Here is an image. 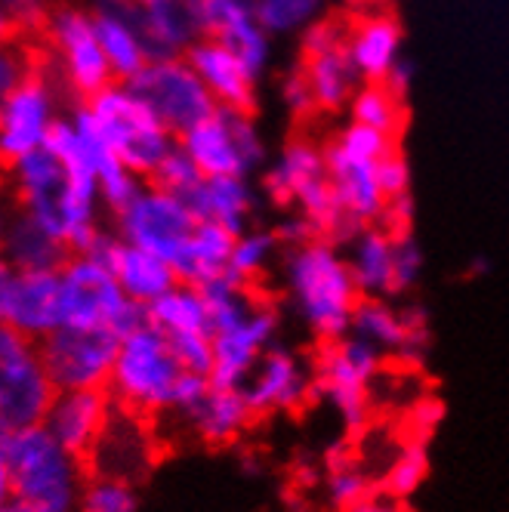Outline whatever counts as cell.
<instances>
[{
    "instance_id": "obj_1",
    "label": "cell",
    "mask_w": 509,
    "mask_h": 512,
    "mask_svg": "<svg viewBox=\"0 0 509 512\" xmlns=\"http://www.w3.org/2000/svg\"><path fill=\"white\" fill-rule=\"evenodd\" d=\"M81 457L65 451L50 429L28 426L0 432V491L34 512H78L81 503Z\"/></svg>"
},
{
    "instance_id": "obj_2",
    "label": "cell",
    "mask_w": 509,
    "mask_h": 512,
    "mask_svg": "<svg viewBox=\"0 0 509 512\" xmlns=\"http://www.w3.org/2000/svg\"><path fill=\"white\" fill-rule=\"evenodd\" d=\"M284 284L290 303L321 343L349 337L361 290L334 241L312 238L309 244L290 247L284 256Z\"/></svg>"
},
{
    "instance_id": "obj_3",
    "label": "cell",
    "mask_w": 509,
    "mask_h": 512,
    "mask_svg": "<svg viewBox=\"0 0 509 512\" xmlns=\"http://www.w3.org/2000/svg\"><path fill=\"white\" fill-rule=\"evenodd\" d=\"M183 374L186 371L176 361L167 334L145 324L136 334L121 340L115 371L112 380H108V395L121 408L136 411L142 417L173 411V395Z\"/></svg>"
},
{
    "instance_id": "obj_4",
    "label": "cell",
    "mask_w": 509,
    "mask_h": 512,
    "mask_svg": "<svg viewBox=\"0 0 509 512\" xmlns=\"http://www.w3.org/2000/svg\"><path fill=\"white\" fill-rule=\"evenodd\" d=\"M87 105L99 118L112 149L139 179H152L164 158L179 145V136L158 121V115L133 93L130 84L115 81L87 99Z\"/></svg>"
},
{
    "instance_id": "obj_5",
    "label": "cell",
    "mask_w": 509,
    "mask_h": 512,
    "mask_svg": "<svg viewBox=\"0 0 509 512\" xmlns=\"http://www.w3.org/2000/svg\"><path fill=\"white\" fill-rule=\"evenodd\" d=\"M383 368V352L358 337L324 343L315 361V395L327 401L346 432H365L371 417V383Z\"/></svg>"
},
{
    "instance_id": "obj_6",
    "label": "cell",
    "mask_w": 509,
    "mask_h": 512,
    "mask_svg": "<svg viewBox=\"0 0 509 512\" xmlns=\"http://www.w3.org/2000/svg\"><path fill=\"white\" fill-rule=\"evenodd\" d=\"M56 398L41 346L4 327L0 331V432L41 426Z\"/></svg>"
},
{
    "instance_id": "obj_7",
    "label": "cell",
    "mask_w": 509,
    "mask_h": 512,
    "mask_svg": "<svg viewBox=\"0 0 509 512\" xmlns=\"http://www.w3.org/2000/svg\"><path fill=\"white\" fill-rule=\"evenodd\" d=\"M179 145L204 176H250L266 161V142L253 124V115L226 105L179 136Z\"/></svg>"
},
{
    "instance_id": "obj_8",
    "label": "cell",
    "mask_w": 509,
    "mask_h": 512,
    "mask_svg": "<svg viewBox=\"0 0 509 512\" xmlns=\"http://www.w3.org/2000/svg\"><path fill=\"white\" fill-rule=\"evenodd\" d=\"M130 87L176 136L189 133L220 108V102L207 90V84L201 81V75L189 65L186 56L152 59L130 81Z\"/></svg>"
},
{
    "instance_id": "obj_9",
    "label": "cell",
    "mask_w": 509,
    "mask_h": 512,
    "mask_svg": "<svg viewBox=\"0 0 509 512\" xmlns=\"http://www.w3.org/2000/svg\"><path fill=\"white\" fill-rule=\"evenodd\" d=\"M38 346L56 392L108 389L121 352V337L108 327H59Z\"/></svg>"
},
{
    "instance_id": "obj_10",
    "label": "cell",
    "mask_w": 509,
    "mask_h": 512,
    "mask_svg": "<svg viewBox=\"0 0 509 512\" xmlns=\"http://www.w3.org/2000/svg\"><path fill=\"white\" fill-rule=\"evenodd\" d=\"M195 226L198 216L192 213L186 198L155 186V182L142 186L139 195L118 213V235L133 247L161 256L170 266L186 250Z\"/></svg>"
},
{
    "instance_id": "obj_11",
    "label": "cell",
    "mask_w": 509,
    "mask_h": 512,
    "mask_svg": "<svg viewBox=\"0 0 509 512\" xmlns=\"http://www.w3.org/2000/svg\"><path fill=\"white\" fill-rule=\"evenodd\" d=\"M62 278V327H108L115 331L130 309V297L115 272L90 253H71L59 269Z\"/></svg>"
},
{
    "instance_id": "obj_12",
    "label": "cell",
    "mask_w": 509,
    "mask_h": 512,
    "mask_svg": "<svg viewBox=\"0 0 509 512\" xmlns=\"http://www.w3.org/2000/svg\"><path fill=\"white\" fill-rule=\"evenodd\" d=\"M0 321L10 331L41 343L62 327V278L59 269L0 272Z\"/></svg>"
},
{
    "instance_id": "obj_13",
    "label": "cell",
    "mask_w": 509,
    "mask_h": 512,
    "mask_svg": "<svg viewBox=\"0 0 509 512\" xmlns=\"http://www.w3.org/2000/svg\"><path fill=\"white\" fill-rule=\"evenodd\" d=\"M47 28L62 59V75L78 96L93 99L115 84V71L102 50L93 13L81 7H56L47 19Z\"/></svg>"
},
{
    "instance_id": "obj_14",
    "label": "cell",
    "mask_w": 509,
    "mask_h": 512,
    "mask_svg": "<svg viewBox=\"0 0 509 512\" xmlns=\"http://www.w3.org/2000/svg\"><path fill=\"white\" fill-rule=\"evenodd\" d=\"M56 96L47 78L28 75L0 102V155L7 164L38 152L56 127Z\"/></svg>"
},
{
    "instance_id": "obj_15",
    "label": "cell",
    "mask_w": 509,
    "mask_h": 512,
    "mask_svg": "<svg viewBox=\"0 0 509 512\" xmlns=\"http://www.w3.org/2000/svg\"><path fill=\"white\" fill-rule=\"evenodd\" d=\"M241 395L247 398L253 417L272 411H297L315 395V371H309V364L294 349L275 343L253 364Z\"/></svg>"
},
{
    "instance_id": "obj_16",
    "label": "cell",
    "mask_w": 509,
    "mask_h": 512,
    "mask_svg": "<svg viewBox=\"0 0 509 512\" xmlns=\"http://www.w3.org/2000/svg\"><path fill=\"white\" fill-rule=\"evenodd\" d=\"M87 460L90 472L99 475V479H118L136 485L155 463V442L152 432L142 423V414L118 405Z\"/></svg>"
},
{
    "instance_id": "obj_17",
    "label": "cell",
    "mask_w": 509,
    "mask_h": 512,
    "mask_svg": "<svg viewBox=\"0 0 509 512\" xmlns=\"http://www.w3.org/2000/svg\"><path fill=\"white\" fill-rule=\"evenodd\" d=\"M10 176H13L22 213L31 216L47 235H53L56 241L65 244V226H62V213H59V201H62L65 179H68L65 164L44 145V149L13 161Z\"/></svg>"
},
{
    "instance_id": "obj_18",
    "label": "cell",
    "mask_w": 509,
    "mask_h": 512,
    "mask_svg": "<svg viewBox=\"0 0 509 512\" xmlns=\"http://www.w3.org/2000/svg\"><path fill=\"white\" fill-rule=\"evenodd\" d=\"M275 334H278V312L269 306H257L247 321H241L238 327L226 334L213 337V374L210 383L216 389H241L244 380L250 377L253 364L260 361V355L275 346Z\"/></svg>"
},
{
    "instance_id": "obj_19",
    "label": "cell",
    "mask_w": 509,
    "mask_h": 512,
    "mask_svg": "<svg viewBox=\"0 0 509 512\" xmlns=\"http://www.w3.org/2000/svg\"><path fill=\"white\" fill-rule=\"evenodd\" d=\"M112 401L115 398L108 395V389H65V392H56L44 426L50 429V435L65 451L87 460L93 445L99 442L108 417H112V411H115Z\"/></svg>"
},
{
    "instance_id": "obj_20",
    "label": "cell",
    "mask_w": 509,
    "mask_h": 512,
    "mask_svg": "<svg viewBox=\"0 0 509 512\" xmlns=\"http://www.w3.org/2000/svg\"><path fill=\"white\" fill-rule=\"evenodd\" d=\"M324 158H327V179H331V189L343 216L355 229L377 226L389 201L380 189L377 164L346 155L334 142L324 149Z\"/></svg>"
},
{
    "instance_id": "obj_21",
    "label": "cell",
    "mask_w": 509,
    "mask_h": 512,
    "mask_svg": "<svg viewBox=\"0 0 509 512\" xmlns=\"http://www.w3.org/2000/svg\"><path fill=\"white\" fill-rule=\"evenodd\" d=\"M349 334L377 346L380 352H395L402 358H420L429 337L426 315L420 309L395 312L383 297H361Z\"/></svg>"
},
{
    "instance_id": "obj_22",
    "label": "cell",
    "mask_w": 509,
    "mask_h": 512,
    "mask_svg": "<svg viewBox=\"0 0 509 512\" xmlns=\"http://www.w3.org/2000/svg\"><path fill=\"white\" fill-rule=\"evenodd\" d=\"M130 10L152 59L186 56L192 44L201 41L189 0H139Z\"/></svg>"
},
{
    "instance_id": "obj_23",
    "label": "cell",
    "mask_w": 509,
    "mask_h": 512,
    "mask_svg": "<svg viewBox=\"0 0 509 512\" xmlns=\"http://www.w3.org/2000/svg\"><path fill=\"white\" fill-rule=\"evenodd\" d=\"M71 121H75L84 145H87V155L96 167V176H99V189H102V204L108 210L121 213L142 189V179L121 161V155L112 149V142H108L99 118L93 115V108L84 102L78 105L75 112H71Z\"/></svg>"
},
{
    "instance_id": "obj_24",
    "label": "cell",
    "mask_w": 509,
    "mask_h": 512,
    "mask_svg": "<svg viewBox=\"0 0 509 512\" xmlns=\"http://www.w3.org/2000/svg\"><path fill=\"white\" fill-rule=\"evenodd\" d=\"M346 53L361 84H386L392 68L402 62V25L389 13L358 19L346 34Z\"/></svg>"
},
{
    "instance_id": "obj_25",
    "label": "cell",
    "mask_w": 509,
    "mask_h": 512,
    "mask_svg": "<svg viewBox=\"0 0 509 512\" xmlns=\"http://www.w3.org/2000/svg\"><path fill=\"white\" fill-rule=\"evenodd\" d=\"M186 59L201 75L207 90L216 96V102L226 108H238V112H253V105H257V90L253 87H257V81L247 75L241 59L226 44L201 38L192 44Z\"/></svg>"
},
{
    "instance_id": "obj_26",
    "label": "cell",
    "mask_w": 509,
    "mask_h": 512,
    "mask_svg": "<svg viewBox=\"0 0 509 512\" xmlns=\"http://www.w3.org/2000/svg\"><path fill=\"white\" fill-rule=\"evenodd\" d=\"M183 198L198 216V223H220L232 235L247 232L253 210V189L247 176H204Z\"/></svg>"
},
{
    "instance_id": "obj_27",
    "label": "cell",
    "mask_w": 509,
    "mask_h": 512,
    "mask_svg": "<svg viewBox=\"0 0 509 512\" xmlns=\"http://www.w3.org/2000/svg\"><path fill=\"white\" fill-rule=\"evenodd\" d=\"M349 269L361 297L395 294V235L383 226H361L349 238Z\"/></svg>"
},
{
    "instance_id": "obj_28",
    "label": "cell",
    "mask_w": 509,
    "mask_h": 512,
    "mask_svg": "<svg viewBox=\"0 0 509 512\" xmlns=\"http://www.w3.org/2000/svg\"><path fill=\"white\" fill-rule=\"evenodd\" d=\"M93 16H96L102 50H105L108 62H112L115 81L130 84L139 71L152 62L149 47L142 41V31L133 19V10L130 7H99Z\"/></svg>"
},
{
    "instance_id": "obj_29",
    "label": "cell",
    "mask_w": 509,
    "mask_h": 512,
    "mask_svg": "<svg viewBox=\"0 0 509 512\" xmlns=\"http://www.w3.org/2000/svg\"><path fill=\"white\" fill-rule=\"evenodd\" d=\"M186 420V426L201 438L204 445H229L247 429L253 411L247 405V398L241 395V389H216L210 386V392L198 401V405L186 414H179Z\"/></svg>"
},
{
    "instance_id": "obj_30",
    "label": "cell",
    "mask_w": 509,
    "mask_h": 512,
    "mask_svg": "<svg viewBox=\"0 0 509 512\" xmlns=\"http://www.w3.org/2000/svg\"><path fill=\"white\" fill-rule=\"evenodd\" d=\"M235 241H238V235H232L220 223H198L186 250L179 253V260L173 263L179 284L204 287L207 281L226 275Z\"/></svg>"
},
{
    "instance_id": "obj_31",
    "label": "cell",
    "mask_w": 509,
    "mask_h": 512,
    "mask_svg": "<svg viewBox=\"0 0 509 512\" xmlns=\"http://www.w3.org/2000/svg\"><path fill=\"white\" fill-rule=\"evenodd\" d=\"M112 272H115L118 284L124 287V294L142 306H152L155 300H161L179 284V275L167 260H161V256L142 250V247L127 244L124 238H121L118 256L112 263Z\"/></svg>"
},
{
    "instance_id": "obj_32",
    "label": "cell",
    "mask_w": 509,
    "mask_h": 512,
    "mask_svg": "<svg viewBox=\"0 0 509 512\" xmlns=\"http://www.w3.org/2000/svg\"><path fill=\"white\" fill-rule=\"evenodd\" d=\"M303 75L312 87L315 96V108L321 112H343L349 108L352 96L361 87L358 71L346 53V44L334 47V50H324L315 56H303Z\"/></svg>"
},
{
    "instance_id": "obj_33",
    "label": "cell",
    "mask_w": 509,
    "mask_h": 512,
    "mask_svg": "<svg viewBox=\"0 0 509 512\" xmlns=\"http://www.w3.org/2000/svg\"><path fill=\"white\" fill-rule=\"evenodd\" d=\"M324 173H327L324 152L315 142L297 139V142H290L281 152V158L269 167V173L263 179V189L275 204H294L297 189Z\"/></svg>"
},
{
    "instance_id": "obj_34",
    "label": "cell",
    "mask_w": 509,
    "mask_h": 512,
    "mask_svg": "<svg viewBox=\"0 0 509 512\" xmlns=\"http://www.w3.org/2000/svg\"><path fill=\"white\" fill-rule=\"evenodd\" d=\"M7 266L13 269H62L68 260V247L47 235L31 216L19 213L7 226Z\"/></svg>"
},
{
    "instance_id": "obj_35",
    "label": "cell",
    "mask_w": 509,
    "mask_h": 512,
    "mask_svg": "<svg viewBox=\"0 0 509 512\" xmlns=\"http://www.w3.org/2000/svg\"><path fill=\"white\" fill-rule=\"evenodd\" d=\"M149 324L161 334H210V312L201 287L176 284L170 294L149 306ZM213 337V334H210Z\"/></svg>"
},
{
    "instance_id": "obj_36",
    "label": "cell",
    "mask_w": 509,
    "mask_h": 512,
    "mask_svg": "<svg viewBox=\"0 0 509 512\" xmlns=\"http://www.w3.org/2000/svg\"><path fill=\"white\" fill-rule=\"evenodd\" d=\"M250 284L232 278L229 272L213 278L201 287V294L207 300V312H210V334H226L232 327H238L241 321H247L260 303L250 297Z\"/></svg>"
},
{
    "instance_id": "obj_37",
    "label": "cell",
    "mask_w": 509,
    "mask_h": 512,
    "mask_svg": "<svg viewBox=\"0 0 509 512\" xmlns=\"http://www.w3.org/2000/svg\"><path fill=\"white\" fill-rule=\"evenodd\" d=\"M349 115L355 124H368L389 136L402 130V121H405L402 99H398L386 84H361L349 102Z\"/></svg>"
},
{
    "instance_id": "obj_38",
    "label": "cell",
    "mask_w": 509,
    "mask_h": 512,
    "mask_svg": "<svg viewBox=\"0 0 509 512\" xmlns=\"http://www.w3.org/2000/svg\"><path fill=\"white\" fill-rule=\"evenodd\" d=\"M324 7L327 0H253V13L272 38L303 34L309 25L321 22Z\"/></svg>"
},
{
    "instance_id": "obj_39",
    "label": "cell",
    "mask_w": 509,
    "mask_h": 512,
    "mask_svg": "<svg viewBox=\"0 0 509 512\" xmlns=\"http://www.w3.org/2000/svg\"><path fill=\"white\" fill-rule=\"evenodd\" d=\"M429 475V451L423 438H408V442L398 448L395 460L389 463V469L383 472V485L389 494H395L398 500H408L420 491V485Z\"/></svg>"
},
{
    "instance_id": "obj_40",
    "label": "cell",
    "mask_w": 509,
    "mask_h": 512,
    "mask_svg": "<svg viewBox=\"0 0 509 512\" xmlns=\"http://www.w3.org/2000/svg\"><path fill=\"white\" fill-rule=\"evenodd\" d=\"M278 235L266 232V229H247L244 235H238L232 260H229V275L250 284L253 278H260L266 272V266L272 263V256L278 250Z\"/></svg>"
},
{
    "instance_id": "obj_41",
    "label": "cell",
    "mask_w": 509,
    "mask_h": 512,
    "mask_svg": "<svg viewBox=\"0 0 509 512\" xmlns=\"http://www.w3.org/2000/svg\"><path fill=\"white\" fill-rule=\"evenodd\" d=\"M78 512H139V497L130 482L93 475L90 482H84Z\"/></svg>"
},
{
    "instance_id": "obj_42",
    "label": "cell",
    "mask_w": 509,
    "mask_h": 512,
    "mask_svg": "<svg viewBox=\"0 0 509 512\" xmlns=\"http://www.w3.org/2000/svg\"><path fill=\"white\" fill-rule=\"evenodd\" d=\"M334 145L352 158H361V161H371V164H380L383 158H389L395 149V136L383 133V130H374L368 124H355L349 121L337 136H334Z\"/></svg>"
},
{
    "instance_id": "obj_43",
    "label": "cell",
    "mask_w": 509,
    "mask_h": 512,
    "mask_svg": "<svg viewBox=\"0 0 509 512\" xmlns=\"http://www.w3.org/2000/svg\"><path fill=\"white\" fill-rule=\"evenodd\" d=\"M201 179H204L201 167L189 158V152L183 149V145H176V149L164 158V164L152 176L155 186H161V189H167L173 195H189Z\"/></svg>"
},
{
    "instance_id": "obj_44",
    "label": "cell",
    "mask_w": 509,
    "mask_h": 512,
    "mask_svg": "<svg viewBox=\"0 0 509 512\" xmlns=\"http://www.w3.org/2000/svg\"><path fill=\"white\" fill-rule=\"evenodd\" d=\"M374 488L368 482V472L361 469L358 463H349L343 469H334L331 479H327V500H331L334 509L346 512L352 509L361 497H368Z\"/></svg>"
},
{
    "instance_id": "obj_45",
    "label": "cell",
    "mask_w": 509,
    "mask_h": 512,
    "mask_svg": "<svg viewBox=\"0 0 509 512\" xmlns=\"http://www.w3.org/2000/svg\"><path fill=\"white\" fill-rule=\"evenodd\" d=\"M167 340H170L176 361L183 364V371L201 374V377L213 374L216 355H213V337L210 334H173Z\"/></svg>"
},
{
    "instance_id": "obj_46",
    "label": "cell",
    "mask_w": 509,
    "mask_h": 512,
    "mask_svg": "<svg viewBox=\"0 0 509 512\" xmlns=\"http://www.w3.org/2000/svg\"><path fill=\"white\" fill-rule=\"evenodd\" d=\"M423 272V250L411 235H395V294H405Z\"/></svg>"
},
{
    "instance_id": "obj_47",
    "label": "cell",
    "mask_w": 509,
    "mask_h": 512,
    "mask_svg": "<svg viewBox=\"0 0 509 512\" xmlns=\"http://www.w3.org/2000/svg\"><path fill=\"white\" fill-rule=\"evenodd\" d=\"M377 176H380V189L386 198L408 195V189H411V167L402 158V152H392L389 158H383L377 164Z\"/></svg>"
},
{
    "instance_id": "obj_48",
    "label": "cell",
    "mask_w": 509,
    "mask_h": 512,
    "mask_svg": "<svg viewBox=\"0 0 509 512\" xmlns=\"http://www.w3.org/2000/svg\"><path fill=\"white\" fill-rule=\"evenodd\" d=\"M281 99L294 115H309L315 108V96H312V87L303 75V68L290 71V75L281 81Z\"/></svg>"
},
{
    "instance_id": "obj_49",
    "label": "cell",
    "mask_w": 509,
    "mask_h": 512,
    "mask_svg": "<svg viewBox=\"0 0 509 512\" xmlns=\"http://www.w3.org/2000/svg\"><path fill=\"white\" fill-rule=\"evenodd\" d=\"M300 41H303V56H315V53H324V50H334V47L346 44L340 28L334 22H324V19L315 22V25H309L300 34Z\"/></svg>"
},
{
    "instance_id": "obj_50",
    "label": "cell",
    "mask_w": 509,
    "mask_h": 512,
    "mask_svg": "<svg viewBox=\"0 0 509 512\" xmlns=\"http://www.w3.org/2000/svg\"><path fill=\"white\" fill-rule=\"evenodd\" d=\"M411 219H414V198L411 195H398V198H389L386 201V210H383V219L380 226L389 229L392 235H411Z\"/></svg>"
},
{
    "instance_id": "obj_51",
    "label": "cell",
    "mask_w": 509,
    "mask_h": 512,
    "mask_svg": "<svg viewBox=\"0 0 509 512\" xmlns=\"http://www.w3.org/2000/svg\"><path fill=\"white\" fill-rule=\"evenodd\" d=\"M442 401H435V398H420V401H414L411 405V414H408V420H411V429H414V438H423L426 442V435L442 423Z\"/></svg>"
},
{
    "instance_id": "obj_52",
    "label": "cell",
    "mask_w": 509,
    "mask_h": 512,
    "mask_svg": "<svg viewBox=\"0 0 509 512\" xmlns=\"http://www.w3.org/2000/svg\"><path fill=\"white\" fill-rule=\"evenodd\" d=\"M275 235H278V241L287 244V247H300V244H309L318 232H315V226L309 223V219H306L303 213H297V216H287L284 223L275 229Z\"/></svg>"
},
{
    "instance_id": "obj_53",
    "label": "cell",
    "mask_w": 509,
    "mask_h": 512,
    "mask_svg": "<svg viewBox=\"0 0 509 512\" xmlns=\"http://www.w3.org/2000/svg\"><path fill=\"white\" fill-rule=\"evenodd\" d=\"M4 4V16L10 25H34L44 19V0H0Z\"/></svg>"
},
{
    "instance_id": "obj_54",
    "label": "cell",
    "mask_w": 509,
    "mask_h": 512,
    "mask_svg": "<svg viewBox=\"0 0 509 512\" xmlns=\"http://www.w3.org/2000/svg\"><path fill=\"white\" fill-rule=\"evenodd\" d=\"M346 512H408L405 509V500H398L395 494H389L386 488H377L371 491L368 497H361L352 509Z\"/></svg>"
},
{
    "instance_id": "obj_55",
    "label": "cell",
    "mask_w": 509,
    "mask_h": 512,
    "mask_svg": "<svg viewBox=\"0 0 509 512\" xmlns=\"http://www.w3.org/2000/svg\"><path fill=\"white\" fill-rule=\"evenodd\" d=\"M386 87H389L398 99H405V93H408V87H411V65H408L405 59L392 68V75L386 78Z\"/></svg>"
},
{
    "instance_id": "obj_56",
    "label": "cell",
    "mask_w": 509,
    "mask_h": 512,
    "mask_svg": "<svg viewBox=\"0 0 509 512\" xmlns=\"http://www.w3.org/2000/svg\"><path fill=\"white\" fill-rule=\"evenodd\" d=\"M0 512H34L31 506L19 503V500H4V506H0Z\"/></svg>"
},
{
    "instance_id": "obj_57",
    "label": "cell",
    "mask_w": 509,
    "mask_h": 512,
    "mask_svg": "<svg viewBox=\"0 0 509 512\" xmlns=\"http://www.w3.org/2000/svg\"><path fill=\"white\" fill-rule=\"evenodd\" d=\"M99 7H130V4H139V0H96Z\"/></svg>"
}]
</instances>
